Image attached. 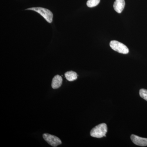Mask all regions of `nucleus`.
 <instances>
[{
    "mask_svg": "<svg viewBox=\"0 0 147 147\" xmlns=\"http://www.w3.org/2000/svg\"><path fill=\"white\" fill-rule=\"evenodd\" d=\"M100 2V0H88L87 5L89 7H94L97 6Z\"/></svg>",
    "mask_w": 147,
    "mask_h": 147,
    "instance_id": "nucleus-9",
    "label": "nucleus"
},
{
    "mask_svg": "<svg viewBox=\"0 0 147 147\" xmlns=\"http://www.w3.org/2000/svg\"><path fill=\"white\" fill-rule=\"evenodd\" d=\"M130 138L131 141L135 145L140 146H147V138H142L134 134H132Z\"/></svg>",
    "mask_w": 147,
    "mask_h": 147,
    "instance_id": "nucleus-5",
    "label": "nucleus"
},
{
    "mask_svg": "<svg viewBox=\"0 0 147 147\" xmlns=\"http://www.w3.org/2000/svg\"><path fill=\"white\" fill-rule=\"evenodd\" d=\"M26 10H30L36 11L38 13L45 18V20L49 23L53 22V15L51 11L47 9L40 7H32L26 9Z\"/></svg>",
    "mask_w": 147,
    "mask_h": 147,
    "instance_id": "nucleus-2",
    "label": "nucleus"
},
{
    "mask_svg": "<svg viewBox=\"0 0 147 147\" xmlns=\"http://www.w3.org/2000/svg\"><path fill=\"white\" fill-rule=\"evenodd\" d=\"M65 76L67 80L69 82H72L77 79V73L73 71H68L65 74Z\"/></svg>",
    "mask_w": 147,
    "mask_h": 147,
    "instance_id": "nucleus-8",
    "label": "nucleus"
},
{
    "mask_svg": "<svg viewBox=\"0 0 147 147\" xmlns=\"http://www.w3.org/2000/svg\"><path fill=\"white\" fill-rule=\"evenodd\" d=\"M125 5V2L124 0H116L114 3V9L116 12L118 13H121L124 8Z\"/></svg>",
    "mask_w": 147,
    "mask_h": 147,
    "instance_id": "nucleus-6",
    "label": "nucleus"
},
{
    "mask_svg": "<svg viewBox=\"0 0 147 147\" xmlns=\"http://www.w3.org/2000/svg\"><path fill=\"white\" fill-rule=\"evenodd\" d=\"M108 128L107 125L102 123L98 125L92 129L90 132V136L95 138H100L103 137H106Z\"/></svg>",
    "mask_w": 147,
    "mask_h": 147,
    "instance_id": "nucleus-1",
    "label": "nucleus"
},
{
    "mask_svg": "<svg viewBox=\"0 0 147 147\" xmlns=\"http://www.w3.org/2000/svg\"><path fill=\"white\" fill-rule=\"evenodd\" d=\"M110 45L112 49L118 53L123 54H127L129 53L128 48L126 45L117 40L111 41Z\"/></svg>",
    "mask_w": 147,
    "mask_h": 147,
    "instance_id": "nucleus-3",
    "label": "nucleus"
},
{
    "mask_svg": "<svg viewBox=\"0 0 147 147\" xmlns=\"http://www.w3.org/2000/svg\"><path fill=\"white\" fill-rule=\"evenodd\" d=\"M63 79L61 76L57 75L54 76L52 80V87L53 89H56L59 88L62 84Z\"/></svg>",
    "mask_w": 147,
    "mask_h": 147,
    "instance_id": "nucleus-7",
    "label": "nucleus"
},
{
    "mask_svg": "<svg viewBox=\"0 0 147 147\" xmlns=\"http://www.w3.org/2000/svg\"><path fill=\"white\" fill-rule=\"evenodd\" d=\"M42 137L49 144L53 147H57L62 144L61 139L55 135H51L48 133H44L42 135Z\"/></svg>",
    "mask_w": 147,
    "mask_h": 147,
    "instance_id": "nucleus-4",
    "label": "nucleus"
},
{
    "mask_svg": "<svg viewBox=\"0 0 147 147\" xmlns=\"http://www.w3.org/2000/svg\"><path fill=\"white\" fill-rule=\"evenodd\" d=\"M140 96L147 101V90L142 89L139 91Z\"/></svg>",
    "mask_w": 147,
    "mask_h": 147,
    "instance_id": "nucleus-10",
    "label": "nucleus"
}]
</instances>
